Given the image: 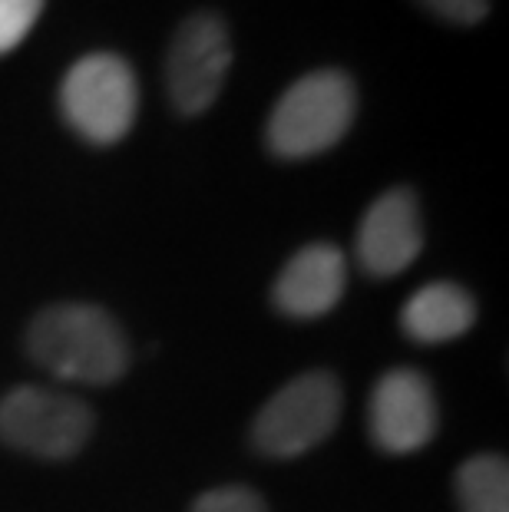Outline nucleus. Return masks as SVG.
I'll return each instance as SVG.
<instances>
[{"instance_id": "nucleus-1", "label": "nucleus", "mask_w": 509, "mask_h": 512, "mask_svg": "<svg viewBox=\"0 0 509 512\" xmlns=\"http://www.w3.org/2000/svg\"><path fill=\"white\" fill-rule=\"evenodd\" d=\"M27 354L37 367L77 384H116L129 370V344L110 311L90 301L43 308L27 328Z\"/></svg>"}, {"instance_id": "nucleus-2", "label": "nucleus", "mask_w": 509, "mask_h": 512, "mask_svg": "<svg viewBox=\"0 0 509 512\" xmlns=\"http://www.w3.org/2000/svg\"><path fill=\"white\" fill-rule=\"evenodd\" d=\"M357 113V86L344 70H314L291 83L268 116L265 139L278 159H308L338 146Z\"/></svg>"}, {"instance_id": "nucleus-3", "label": "nucleus", "mask_w": 509, "mask_h": 512, "mask_svg": "<svg viewBox=\"0 0 509 512\" xmlns=\"http://www.w3.org/2000/svg\"><path fill=\"white\" fill-rule=\"evenodd\" d=\"M139 83L129 60L116 53H86L60 83V113L80 139L113 146L136 123Z\"/></svg>"}, {"instance_id": "nucleus-4", "label": "nucleus", "mask_w": 509, "mask_h": 512, "mask_svg": "<svg viewBox=\"0 0 509 512\" xmlns=\"http://www.w3.org/2000/svg\"><path fill=\"white\" fill-rule=\"evenodd\" d=\"M341 420L338 377L311 370L288 380L278 394L258 410L252 423V443L272 460H295L314 450L334 433Z\"/></svg>"}, {"instance_id": "nucleus-5", "label": "nucleus", "mask_w": 509, "mask_h": 512, "mask_svg": "<svg viewBox=\"0 0 509 512\" xmlns=\"http://www.w3.org/2000/svg\"><path fill=\"white\" fill-rule=\"evenodd\" d=\"M93 433V410L57 390L17 387L0 400V440L37 460H70Z\"/></svg>"}, {"instance_id": "nucleus-6", "label": "nucleus", "mask_w": 509, "mask_h": 512, "mask_svg": "<svg viewBox=\"0 0 509 512\" xmlns=\"http://www.w3.org/2000/svg\"><path fill=\"white\" fill-rule=\"evenodd\" d=\"M232 67V37L215 10H199L176 30L166 57V90L182 116H202L219 100Z\"/></svg>"}, {"instance_id": "nucleus-7", "label": "nucleus", "mask_w": 509, "mask_h": 512, "mask_svg": "<svg viewBox=\"0 0 509 512\" xmlns=\"http://www.w3.org/2000/svg\"><path fill=\"white\" fill-rule=\"evenodd\" d=\"M367 427L384 453L407 456L424 450L437 433V397L430 380L410 367L384 374L371 394Z\"/></svg>"}, {"instance_id": "nucleus-8", "label": "nucleus", "mask_w": 509, "mask_h": 512, "mask_svg": "<svg viewBox=\"0 0 509 512\" xmlns=\"http://www.w3.org/2000/svg\"><path fill=\"white\" fill-rule=\"evenodd\" d=\"M424 248L420 205L410 189H387L371 202L357 228V261L367 275L391 278L407 271Z\"/></svg>"}, {"instance_id": "nucleus-9", "label": "nucleus", "mask_w": 509, "mask_h": 512, "mask_svg": "<svg viewBox=\"0 0 509 512\" xmlns=\"http://www.w3.org/2000/svg\"><path fill=\"white\" fill-rule=\"evenodd\" d=\"M348 285V258L338 245L314 242L298 248L275 278V308L288 318L311 321L338 308Z\"/></svg>"}, {"instance_id": "nucleus-10", "label": "nucleus", "mask_w": 509, "mask_h": 512, "mask_svg": "<svg viewBox=\"0 0 509 512\" xmlns=\"http://www.w3.org/2000/svg\"><path fill=\"white\" fill-rule=\"evenodd\" d=\"M476 321V301L470 291H463L453 281H433L410 294V301L400 311L407 337L420 344H443L467 334Z\"/></svg>"}, {"instance_id": "nucleus-11", "label": "nucleus", "mask_w": 509, "mask_h": 512, "mask_svg": "<svg viewBox=\"0 0 509 512\" xmlns=\"http://www.w3.org/2000/svg\"><path fill=\"white\" fill-rule=\"evenodd\" d=\"M460 512H509V466L503 456L483 453L457 473Z\"/></svg>"}, {"instance_id": "nucleus-12", "label": "nucleus", "mask_w": 509, "mask_h": 512, "mask_svg": "<svg viewBox=\"0 0 509 512\" xmlns=\"http://www.w3.org/2000/svg\"><path fill=\"white\" fill-rule=\"evenodd\" d=\"M47 0H0V57L17 50L34 30Z\"/></svg>"}, {"instance_id": "nucleus-13", "label": "nucleus", "mask_w": 509, "mask_h": 512, "mask_svg": "<svg viewBox=\"0 0 509 512\" xmlns=\"http://www.w3.org/2000/svg\"><path fill=\"white\" fill-rule=\"evenodd\" d=\"M192 512H268L265 499L248 486H219L196 499Z\"/></svg>"}, {"instance_id": "nucleus-14", "label": "nucleus", "mask_w": 509, "mask_h": 512, "mask_svg": "<svg viewBox=\"0 0 509 512\" xmlns=\"http://www.w3.org/2000/svg\"><path fill=\"white\" fill-rule=\"evenodd\" d=\"M417 4L450 24H480L490 14V0H417Z\"/></svg>"}]
</instances>
